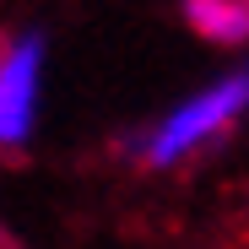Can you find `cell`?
Here are the masks:
<instances>
[{"label":"cell","mask_w":249,"mask_h":249,"mask_svg":"<svg viewBox=\"0 0 249 249\" xmlns=\"http://www.w3.org/2000/svg\"><path fill=\"white\" fill-rule=\"evenodd\" d=\"M249 103V76H233V81H222V87H212V92H200L195 103H184L162 130L152 136V146H146V157L152 162H174V157H184L190 146H200L206 136H217L222 124L238 114Z\"/></svg>","instance_id":"1"},{"label":"cell","mask_w":249,"mask_h":249,"mask_svg":"<svg viewBox=\"0 0 249 249\" xmlns=\"http://www.w3.org/2000/svg\"><path fill=\"white\" fill-rule=\"evenodd\" d=\"M33 76H38V44H11L6 54V76H0V136L6 146L22 141L27 130V114H33Z\"/></svg>","instance_id":"2"},{"label":"cell","mask_w":249,"mask_h":249,"mask_svg":"<svg viewBox=\"0 0 249 249\" xmlns=\"http://www.w3.org/2000/svg\"><path fill=\"white\" fill-rule=\"evenodd\" d=\"M190 27L212 44H244L249 38V0H184Z\"/></svg>","instance_id":"3"}]
</instances>
